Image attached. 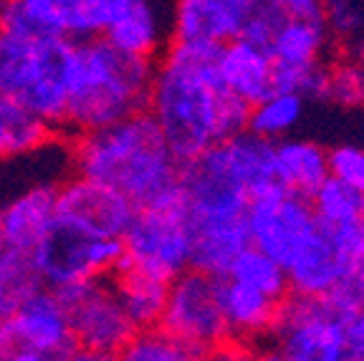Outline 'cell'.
Returning a JSON list of instances; mask_svg holds the SVG:
<instances>
[{"label":"cell","mask_w":364,"mask_h":361,"mask_svg":"<svg viewBox=\"0 0 364 361\" xmlns=\"http://www.w3.org/2000/svg\"><path fill=\"white\" fill-rule=\"evenodd\" d=\"M180 198L193 232L190 268L225 278L235 255L248 248V192L230 172L220 144L182 162Z\"/></svg>","instance_id":"obj_3"},{"label":"cell","mask_w":364,"mask_h":361,"mask_svg":"<svg viewBox=\"0 0 364 361\" xmlns=\"http://www.w3.org/2000/svg\"><path fill=\"white\" fill-rule=\"evenodd\" d=\"M331 36L318 18H281L266 51L281 66H314L324 63Z\"/></svg>","instance_id":"obj_23"},{"label":"cell","mask_w":364,"mask_h":361,"mask_svg":"<svg viewBox=\"0 0 364 361\" xmlns=\"http://www.w3.org/2000/svg\"><path fill=\"white\" fill-rule=\"evenodd\" d=\"M71 349L66 308L51 288H36L0 316V361H61Z\"/></svg>","instance_id":"obj_8"},{"label":"cell","mask_w":364,"mask_h":361,"mask_svg":"<svg viewBox=\"0 0 364 361\" xmlns=\"http://www.w3.org/2000/svg\"><path fill=\"white\" fill-rule=\"evenodd\" d=\"M188 349L172 341L162 328H139L122 346L117 361H185Z\"/></svg>","instance_id":"obj_30"},{"label":"cell","mask_w":364,"mask_h":361,"mask_svg":"<svg viewBox=\"0 0 364 361\" xmlns=\"http://www.w3.org/2000/svg\"><path fill=\"white\" fill-rule=\"evenodd\" d=\"M53 129L18 99L0 94V159L26 157L46 147Z\"/></svg>","instance_id":"obj_25"},{"label":"cell","mask_w":364,"mask_h":361,"mask_svg":"<svg viewBox=\"0 0 364 361\" xmlns=\"http://www.w3.org/2000/svg\"><path fill=\"white\" fill-rule=\"evenodd\" d=\"M321 102H329L341 109L364 107V63L357 56L326 63Z\"/></svg>","instance_id":"obj_29"},{"label":"cell","mask_w":364,"mask_h":361,"mask_svg":"<svg viewBox=\"0 0 364 361\" xmlns=\"http://www.w3.org/2000/svg\"><path fill=\"white\" fill-rule=\"evenodd\" d=\"M215 71L223 86L248 107L273 91L271 53L245 38H235L218 48Z\"/></svg>","instance_id":"obj_19"},{"label":"cell","mask_w":364,"mask_h":361,"mask_svg":"<svg viewBox=\"0 0 364 361\" xmlns=\"http://www.w3.org/2000/svg\"><path fill=\"white\" fill-rule=\"evenodd\" d=\"M33 263L41 286L61 291L74 283L109 278L124 263V248L119 237L86 235L56 220L36 250Z\"/></svg>","instance_id":"obj_10"},{"label":"cell","mask_w":364,"mask_h":361,"mask_svg":"<svg viewBox=\"0 0 364 361\" xmlns=\"http://www.w3.org/2000/svg\"><path fill=\"white\" fill-rule=\"evenodd\" d=\"M329 301L339 311H364V248L344 263V271Z\"/></svg>","instance_id":"obj_33"},{"label":"cell","mask_w":364,"mask_h":361,"mask_svg":"<svg viewBox=\"0 0 364 361\" xmlns=\"http://www.w3.org/2000/svg\"><path fill=\"white\" fill-rule=\"evenodd\" d=\"M134 205L112 187L74 175L56 187V220L97 237H119L134 217Z\"/></svg>","instance_id":"obj_14"},{"label":"cell","mask_w":364,"mask_h":361,"mask_svg":"<svg viewBox=\"0 0 364 361\" xmlns=\"http://www.w3.org/2000/svg\"><path fill=\"white\" fill-rule=\"evenodd\" d=\"M248 109L223 86L213 48L170 43L154 61L147 114L180 162L245 131Z\"/></svg>","instance_id":"obj_1"},{"label":"cell","mask_w":364,"mask_h":361,"mask_svg":"<svg viewBox=\"0 0 364 361\" xmlns=\"http://www.w3.org/2000/svg\"><path fill=\"white\" fill-rule=\"evenodd\" d=\"M61 361H117V354H102V351H91V349L74 346Z\"/></svg>","instance_id":"obj_39"},{"label":"cell","mask_w":364,"mask_h":361,"mask_svg":"<svg viewBox=\"0 0 364 361\" xmlns=\"http://www.w3.org/2000/svg\"><path fill=\"white\" fill-rule=\"evenodd\" d=\"M220 361H279L266 344H230Z\"/></svg>","instance_id":"obj_37"},{"label":"cell","mask_w":364,"mask_h":361,"mask_svg":"<svg viewBox=\"0 0 364 361\" xmlns=\"http://www.w3.org/2000/svg\"><path fill=\"white\" fill-rule=\"evenodd\" d=\"M266 346L279 361H344V311L329 298L289 296Z\"/></svg>","instance_id":"obj_9"},{"label":"cell","mask_w":364,"mask_h":361,"mask_svg":"<svg viewBox=\"0 0 364 361\" xmlns=\"http://www.w3.org/2000/svg\"><path fill=\"white\" fill-rule=\"evenodd\" d=\"M109 283H112L122 308L127 311L129 321L136 326V331H139V328L157 326L159 316H162V308H165L170 281L122 263V266L109 276Z\"/></svg>","instance_id":"obj_24"},{"label":"cell","mask_w":364,"mask_h":361,"mask_svg":"<svg viewBox=\"0 0 364 361\" xmlns=\"http://www.w3.org/2000/svg\"><path fill=\"white\" fill-rule=\"evenodd\" d=\"M357 58H359V61H362V63H364V41H362V43H359V51H357Z\"/></svg>","instance_id":"obj_42"},{"label":"cell","mask_w":364,"mask_h":361,"mask_svg":"<svg viewBox=\"0 0 364 361\" xmlns=\"http://www.w3.org/2000/svg\"><path fill=\"white\" fill-rule=\"evenodd\" d=\"M56 222V187L33 185L0 208V258L33 260ZM36 266V263H33Z\"/></svg>","instance_id":"obj_16"},{"label":"cell","mask_w":364,"mask_h":361,"mask_svg":"<svg viewBox=\"0 0 364 361\" xmlns=\"http://www.w3.org/2000/svg\"><path fill=\"white\" fill-rule=\"evenodd\" d=\"M154 61L114 48L109 41L76 43L63 131L79 134L147 109Z\"/></svg>","instance_id":"obj_4"},{"label":"cell","mask_w":364,"mask_h":361,"mask_svg":"<svg viewBox=\"0 0 364 361\" xmlns=\"http://www.w3.org/2000/svg\"><path fill=\"white\" fill-rule=\"evenodd\" d=\"M76 43L33 38L0 28V94L36 112L53 131H63Z\"/></svg>","instance_id":"obj_5"},{"label":"cell","mask_w":364,"mask_h":361,"mask_svg":"<svg viewBox=\"0 0 364 361\" xmlns=\"http://www.w3.org/2000/svg\"><path fill=\"white\" fill-rule=\"evenodd\" d=\"M281 18L284 16H281L279 8L273 6L271 0H258V6L253 8V13H250V18H248V23H245V31H243L240 38L261 45V48H268V41H271L273 31L279 28Z\"/></svg>","instance_id":"obj_35"},{"label":"cell","mask_w":364,"mask_h":361,"mask_svg":"<svg viewBox=\"0 0 364 361\" xmlns=\"http://www.w3.org/2000/svg\"><path fill=\"white\" fill-rule=\"evenodd\" d=\"M6 3L8 0H0V26H3V16H6Z\"/></svg>","instance_id":"obj_41"},{"label":"cell","mask_w":364,"mask_h":361,"mask_svg":"<svg viewBox=\"0 0 364 361\" xmlns=\"http://www.w3.org/2000/svg\"><path fill=\"white\" fill-rule=\"evenodd\" d=\"M324 63L314 66H281L273 63V89L291 91L304 99H321L324 91Z\"/></svg>","instance_id":"obj_32"},{"label":"cell","mask_w":364,"mask_h":361,"mask_svg":"<svg viewBox=\"0 0 364 361\" xmlns=\"http://www.w3.org/2000/svg\"><path fill=\"white\" fill-rule=\"evenodd\" d=\"M122 0H8L0 28L33 38H104Z\"/></svg>","instance_id":"obj_11"},{"label":"cell","mask_w":364,"mask_h":361,"mask_svg":"<svg viewBox=\"0 0 364 361\" xmlns=\"http://www.w3.org/2000/svg\"><path fill=\"white\" fill-rule=\"evenodd\" d=\"M245 225H248V243L286 266L291 255L316 232L318 222L314 217L309 198L286 192L281 187L250 200Z\"/></svg>","instance_id":"obj_13"},{"label":"cell","mask_w":364,"mask_h":361,"mask_svg":"<svg viewBox=\"0 0 364 361\" xmlns=\"http://www.w3.org/2000/svg\"><path fill=\"white\" fill-rule=\"evenodd\" d=\"M329 175L364 198V149L357 144H339L329 149Z\"/></svg>","instance_id":"obj_34"},{"label":"cell","mask_w":364,"mask_h":361,"mask_svg":"<svg viewBox=\"0 0 364 361\" xmlns=\"http://www.w3.org/2000/svg\"><path fill=\"white\" fill-rule=\"evenodd\" d=\"M304 112H306V99L291 91L273 89L261 102L248 109V126L250 134L261 136L268 141H279L291 136L294 129L301 124Z\"/></svg>","instance_id":"obj_26"},{"label":"cell","mask_w":364,"mask_h":361,"mask_svg":"<svg viewBox=\"0 0 364 361\" xmlns=\"http://www.w3.org/2000/svg\"><path fill=\"white\" fill-rule=\"evenodd\" d=\"M230 281H238L248 288H256L261 293L271 296V298L286 301L289 298V281H286V268L281 266L279 260H273L271 255H266L263 250L243 248L235 260L228 268V276Z\"/></svg>","instance_id":"obj_27"},{"label":"cell","mask_w":364,"mask_h":361,"mask_svg":"<svg viewBox=\"0 0 364 361\" xmlns=\"http://www.w3.org/2000/svg\"><path fill=\"white\" fill-rule=\"evenodd\" d=\"M284 18H318L324 0H271Z\"/></svg>","instance_id":"obj_38"},{"label":"cell","mask_w":364,"mask_h":361,"mask_svg":"<svg viewBox=\"0 0 364 361\" xmlns=\"http://www.w3.org/2000/svg\"><path fill=\"white\" fill-rule=\"evenodd\" d=\"M276 177L286 192L309 198L329 177V149L304 136H284L273 141Z\"/></svg>","instance_id":"obj_21"},{"label":"cell","mask_w":364,"mask_h":361,"mask_svg":"<svg viewBox=\"0 0 364 361\" xmlns=\"http://www.w3.org/2000/svg\"><path fill=\"white\" fill-rule=\"evenodd\" d=\"M220 149L230 172L243 185L250 200L281 190L279 177H276V162H273V141L261 139L245 129L223 141Z\"/></svg>","instance_id":"obj_22"},{"label":"cell","mask_w":364,"mask_h":361,"mask_svg":"<svg viewBox=\"0 0 364 361\" xmlns=\"http://www.w3.org/2000/svg\"><path fill=\"white\" fill-rule=\"evenodd\" d=\"M104 41L129 56L157 61L170 45V21L157 0H122Z\"/></svg>","instance_id":"obj_17"},{"label":"cell","mask_w":364,"mask_h":361,"mask_svg":"<svg viewBox=\"0 0 364 361\" xmlns=\"http://www.w3.org/2000/svg\"><path fill=\"white\" fill-rule=\"evenodd\" d=\"M344 361H364V311H344Z\"/></svg>","instance_id":"obj_36"},{"label":"cell","mask_w":364,"mask_h":361,"mask_svg":"<svg viewBox=\"0 0 364 361\" xmlns=\"http://www.w3.org/2000/svg\"><path fill=\"white\" fill-rule=\"evenodd\" d=\"M284 301L271 298L256 288L220 278V306L230 344H266Z\"/></svg>","instance_id":"obj_20"},{"label":"cell","mask_w":364,"mask_h":361,"mask_svg":"<svg viewBox=\"0 0 364 361\" xmlns=\"http://www.w3.org/2000/svg\"><path fill=\"white\" fill-rule=\"evenodd\" d=\"M71 164L74 175L112 187L134 208L180 190L182 162L147 109L114 124L71 134Z\"/></svg>","instance_id":"obj_2"},{"label":"cell","mask_w":364,"mask_h":361,"mask_svg":"<svg viewBox=\"0 0 364 361\" xmlns=\"http://www.w3.org/2000/svg\"><path fill=\"white\" fill-rule=\"evenodd\" d=\"M122 248L127 266L165 281L188 271L193 258V232L180 190L165 200L136 208L122 235Z\"/></svg>","instance_id":"obj_6"},{"label":"cell","mask_w":364,"mask_h":361,"mask_svg":"<svg viewBox=\"0 0 364 361\" xmlns=\"http://www.w3.org/2000/svg\"><path fill=\"white\" fill-rule=\"evenodd\" d=\"M289 296L301 298H329L344 271V258L326 227L318 225L301 248L286 263Z\"/></svg>","instance_id":"obj_18"},{"label":"cell","mask_w":364,"mask_h":361,"mask_svg":"<svg viewBox=\"0 0 364 361\" xmlns=\"http://www.w3.org/2000/svg\"><path fill=\"white\" fill-rule=\"evenodd\" d=\"M362 203L364 198L336 177H326L316 190L309 195V205L314 210V217L326 230L352 225L362 220Z\"/></svg>","instance_id":"obj_28"},{"label":"cell","mask_w":364,"mask_h":361,"mask_svg":"<svg viewBox=\"0 0 364 361\" xmlns=\"http://www.w3.org/2000/svg\"><path fill=\"white\" fill-rule=\"evenodd\" d=\"M321 21L331 38L362 41L364 38V8L357 0H324Z\"/></svg>","instance_id":"obj_31"},{"label":"cell","mask_w":364,"mask_h":361,"mask_svg":"<svg viewBox=\"0 0 364 361\" xmlns=\"http://www.w3.org/2000/svg\"><path fill=\"white\" fill-rule=\"evenodd\" d=\"M256 6L258 0H172L167 11L170 43L218 51L243 36Z\"/></svg>","instance_id":"obj_15"},{"label":"cell","mask_w":364,"mask_h":361,"mask_svg":"<svg viewBox=\"0 0 364 361\" xmlns=\"http://www.w3.org/2000/svg\"><path fill=\"white\" fill-rule=\"evenodd\" d=\"M11 296H8V291H6V286H3V281H0V316L6 313L8 308H11Z\"/></svg>","instance_id":"obj_40"},{"label":"cell","mask_w":364,"mask_h":361,"mask_svg":"<svg viewBox=\"0 0 364 361\" xmlns=\"http://www.w3.org/2000/svg\"><path fill=\"white\" fill-rule=\"evenodd\" d=\"M56 293L66 308L74 346L102 354H119L122 346L134 336L136 326L122 308L109 278L74 283Z\"/></svg>","instance_id":"obj_12"},{"label":"cell","mask_w":364,"mask_h":361,"mask_svg":"<svg viewBox=\"0 0 364 361\" xmlns=\"http://www.w3.org/2000/svg\"><path fill=\"white\" fill-rule=\"evenodd\" d=\"M157 328L193 354H223L230 333L220 306V278L198 268L172 278Z\"/></svg>","instance_id":"obj_7"},{"label":"cell","mask_w":364,"mask_h":361,"mask_svg":"<svg viewBox=\"0 0 364 361\" xmlns=\"http://www.w3.org/2000/svg\"><path fill=\"white\" fill-rule=\"evenodd\" d=\"M362 225H364V203H362Z\"/></svg>","instance_id":"obj_43"}]
</instances>
